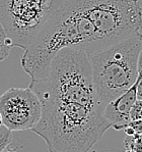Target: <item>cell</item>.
I'll list each match as a JSON object with an SVG mask.
<instances>
[{"label": "cell", "instance_id": "1", "mask_svg": "<svg viewBox=\"0 0 142 152\" xmlns=\"http://www.w3.org/2000/svg\"><path fill=\"white\" fill-rule=\"evenodd\" d=\"M29 88L41 103V118L32 131L49 152H89L112 128L95 94L89 57L80 49L59 50L47 77L32 80Z\"/></svg>", "mask_w": 142, "mask_h": 152}, {"label": "cell", "instance_id": "2", "mask_svg": "<svg viewBox=\"0 0 142 152\" xmlns=\"http://www.w3.org/2000/svg\"><path fill=\"white\" fill-rule=\"evenodd\" d=\"M141 29L139 0H68L25 49L20 64L32 80H41L62 48L80 49L90 55Z\"/></svg>", "mask_w": 142, "mask_h": 152}, {"label": "cell", "instance_id": "3", "mask_svg": "<svg viewBox=\"0 0 142 152\" xmlns=\"http://www.w3.org/2000/svg\"><path fill=\"white\" fill-rule=\"evenodd\" d=\"M142 31H137L110 47L88 55L92 84L104 106L133 86L138 75Z\"/></svg>", "mask_w": 142, "mask_h": 152}, {"label": "cell", "instance_id": "4", "mask_svg": "<svg viewBox=\"0 0 142 152\" xmlns=\"http://www.w3.org/2000/svg\"><path fill=\"white\" fill-rule=\"evenodd\" d=\"M68 0H0V24L12 47L25 49Z\"/></svg>", "mask_w": 142, "mask_h": 152}, {"label": "cell", "instance_id": "5", "mask_svg": "<svg viewBox=\"0 0 142 152\" xmlns=\"http://www.w3.org/2000/svg\"><path fill=\"white\" fill-rule=\"evenodd\" d=\"M0 114L11 132L32 130L41 118V103L30 88H10L0 96Z\"/></svg>", "mask_w": 142, "mask_h": 152}, {"label": "cell", "instance_id": "6", "mask_svg": "<svg viewBox=\"0 0 142 152\" xmlns=\"http://www.w3.org/2000/svg\"><path fill=\"white\" fill-rule=\"evenodd\" d=\"M137 81L130 89H128L121 96L115 98L114 100L106 104L103 111V115L111 124V127L115 130H124L126 126L131 121L130 120V110L137 100L136 88Z\"/></svg>", "mask_w": 142, "mask_h": 152}, {"label": "cell", "instance_id": "7", "mask_svg": "<svg viewBox=\"0 0 142 152\" xmlns=\"http://www.w3.org/2000/svg\"><path fill=\"white\" fill-rule=\"evenodd\" d=\"M11 48H12L11 42L9 41L3 27L0 24V61H3L5 58H7Z\"/></svg>", "mask_w": 142, "mask_h": 152}, {"label": "cell", "instance_id": "8", "mask_svg": "<svg viewBox=\"0 0 142 152\" xmlns=\"http://www.w3.org/2000/svg\"><path fill=\"white\" fill-rule=\"evenodd\" d=\"M127 149L132 152H142V137L140 135H134L133 137H128L124 141Z\"/></svg>", "mask_w": 142, "mask_h": 152}, {"label": "cell", "instance_id": "9", "mask_svg": "<svg viewBox=\"0 0 142 152\" xmlns=\"http://www.w3.org/2000/svg\"><path fill=\"white\" fill-rule=\"evenodd\" d=\"M12 141L11 131L3 125L0 127V152H3Z\"/></svg>", "mask_w": 142, "mask_h": 152}, {"label": "cell", "instance_id": "10", "mask_svg": "<svg viewBox=\"0 0 142 152\" xmlns=\"http://www.w3.org/2000/svg\"><path fill=\"white\" fill-rule=\"evenodd\" d=\"M130 120L138 121L142 120V100L137 99L130 110Z\"/></svg>", "mask_w": 142, "mask_h": 152}, {"label": "cell", "instance_id": "11", "mask_svg": "<svg viewBox=\"0 0 142 152\" xmlns=\"http://www.w3.org/2000/svg\"><path fill=\"white\" fill-rule=\"evenodd\" d=\"M127 126L133 129L135 135H142V120L131 121ZM127 126H126V127H127Z\"/></svg>", "mask_w": 142, "mask_h": 152}, {"label": "cell", "instance_id": "12", "mask_svg": "<svg viewBox=\"0 0 142 152\" xmlns=\"http://www.w3.org/2000/svg\"><path fill=\"white\" fill-rule=\"evenodd\" d=\"M138 83H137V88H136V96L138 100H142V79H137Z\"/></svg>", "mask_w": 142, "mask_h": 152}, {"label": "cell", "instance_id": "13", "mask_svg": "<svg viewBox=\"0 0 142 152\" xmlns=\"http://www.w3.org/2000/svg\"><path fill=\"white\" fill-rule=\"evenodd\" d=\"M142 31V29H141ZM137 72H138V75H137V79H142V49L140 51V53H139V57H138V69H137Z\"/></svg>", "mask_w": 142, "mask_h": 152}, {"label": "cell", "instance_id": "14", "mask_svg": "<svg viewBox=\"0 0 142 152\" xmlns=\"http://www.w3.org/2000/svg\"><path fill=\"white\" fill-rule=\"evenodd\" d=\"M3 152H16V149H7L6 148Z\"/></svg>", "mask_w": 142, "mask_h": 152}, {"label": "cell", "instance_id": "15", "mask_svg": "<svg viewBox=\"0 0 142 152\" xmlns=\"http://www.w3.org/2000/svg\"><path fill=\"white\" fill-rule=\"evenodd\" d=\"M2 125H3V124H2V118H1V114H0V127H1Z\"/></svg>", "mask_w": 142, "mask_h": 152}]
</instances>
